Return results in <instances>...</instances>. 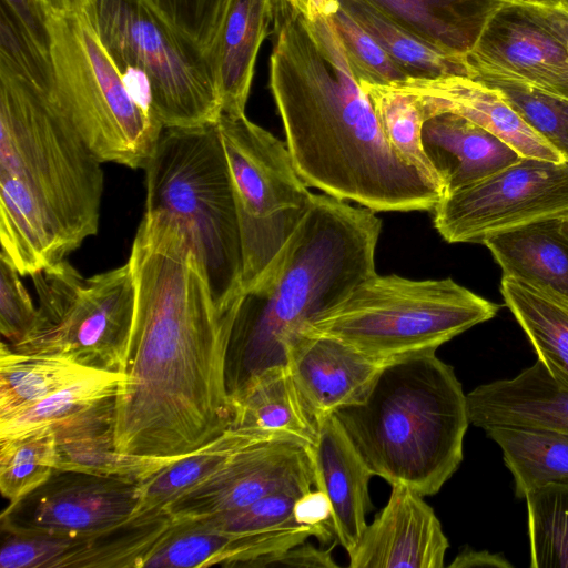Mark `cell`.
I'll list each match as a JSON object with an SVG mask.
<instances>
[{
  "label": "cell",
  "mask_w": 568,
  "mask_h": 568,
  "mask_svg": "<svg viewBox=\"0 0 568 568\" xmlns=\"http://www.w3.org/2000/svg\"><path fill=\"white\" fill-rule=\"evenodd\" d=\"M315 488L329 499L335 537L347 554L357 546L371 506L368 484L373 474L334 414L318 419L311 447Z\"/></svg>",
  "instance_id": "cell-20"
},
{
  "label": "cell",
  "mask_w": 568,
  "mask_h": 568,
  "mask_svg": "<svg viewBox=\"0 0 568 568\" xmlns=\"http://www.w3.org/2000/svg\"><path fill=\"white\" fill-rule=\"evenodd\" d=\"M402 28L453 55L465 57L506 0H363Z\"/></svg>",
  "instance_id": "cell-27"
},
{
  "label": "cell",
  "mask_w": 568,
  "mask_h": 568,
  "mask_svg": "<svg viewBox=\"0 0 568 568\" xmlns=\"http://www.w3.org/2000/svg\"><path fill=\"white\" fill-rule=\"evenodd\" d=\"M257 439L266 438L230 427L210 443L140 481L133 516L164 510L179 495L220 468L234 452Z\"/></svg>",
  "instance_id": "cell-32"
},
{
  "label": "cell",
  "mask_w": 568,
  "mask_h": 568,
  "mask_svg": "<svg viewBox=\"0 0 568 568\" xmlns=\"http://www.w3.org/2000/svg\"><path fill=\"white\" fill-rule=\"evenodd\" d=\"M503 271L568 305V219H552L496 234L484 242Z\"/></svg>",
  "instance_id": "cell-25"
},
{
  "label": "cell",
  "mask_w": 568,
  "mask_h": 568,
  "mask_svg": "<svg viewBox=\"0 0 568 568\" xmlns=\"http://www.w3.org/2000/svg\"><path fill=\"white\" fill-rule=\"evenodd\" d=\"M471 79L497 91L519 116L568 161V98L521 80L470 69Z\"/></svg>",
  "instance_id": "cell-36"
},
{
  "label": "cell",
  "mask_w": 568,
  "mask_h": 568,
  "mask_svg": "<svg viewBox=\"0 0 568 568\" xmlns=\"http://www.w3.org/2000/svg\"><path fill=\"white\" fill-rule=\"evenodd\" d=\"M339 7L338 0H307L305 17L310 21L322 17H332Z\"/></svg>",
  "instance_id": "cell-50"
},
{
  "label": "cell",
  "mask_w": 568,
  "mask_h": 568,
  "mask_svg": "<svg viewBox=\"0 0 568 568\" xmlns=\"http://www.w3.org/2000/svg\"><path fill=\"white\" fill-rule=\"evenodd\" d=\"M51 102L102 162L143 169L163 131L128 89L81 11L49 16Z\"/></svg>",
  "instance_id": "cell-8"
},
{
  "label": "cell",
  "mask_w": 568,
  "mask_h": 568,
  "mask_svg": "<svg viewBox=\"0 0 568 568\" xmlns=\"http://www.w3.org/2000/svg\"><path fill=\"white\" fill-rule=\"evenodd\" d=\"M382 363L333 336L302 332L288 355L297 388L317 420L357 400Z\"/></svg>",
  "instance_id": "cell-18"
},
{
  "label": "cell",
  "mask_w": 568,
  "mask_h": 568,
  "mask_svg": "<svg viewBox=\"0 0 568 568\" xmlns=\"http://www.w3.org/2000/svg\"><path fill=\"white\" fill-rule=\"evenodd\" d=\"M393 84L417 98L426 120L442 112L456 113L498 136L521 156L565 161L497 91L475 79L462 75L408 78Z\"/></svg>",
  "instance_id": "cell-17"
},
{
  "label": "cell",
  "mask_w": 568,
  "mask_h": 568,
  "mask_svg": "<svg viewBox=\"0 0 568 568\" xmlns=\"http://www.w3.org/2000/svg\"><path fill=\"white\" fill-rule=\"evenodd\" d=\"M505 305L526 333L539 359L568 386V305L517 280L503 276Z\"/></svg>",
  "instance_id": "cell-29"
},
{
  "label": "cell",
  "mask_w": 568,
  "mask_h": 568,
  "mask_svg": "<svg viewBox=\"0 0 568 568\" xmlns=\"http://www.w3.org/2000/svg\"><path fill=\"white\" fill-rule=\"evenodd\" d=\"M296 521L314 530L321 544L328 542L334 536L332 506L321 489H311L302 494L293 508Z\"/></svg>",
  "instance_id": "cell-46"
},
{
  "label": "cell",
  "mask_w": 568,
  "mask_h": 568,
  "mask_svg": "<svg viewBox=\"0 0 568 568\" xmlns=\"http://www.w3.org/2000/svg\"><path fill=\"white\" fill-rule=\"evenodd\" d=\"M139 481L55 469L49 479L2 511L1 529L91 537L129 520Z\"/></svg>",
  "instance_id": "cell-13"
},
{
  "label": "cell",
  "mask_w": 568,
  "mask_h": 568,
  "mask_svg": "<svg viewBox=\"0 0 568 568\" xmlns=\"http://www.w3.org/2000/svg\"><path fill=\"white\" fill-rule=\"evenodd\" d=\"M99 371L65 357L16 352L1 342L0 420Z\"/></svg>",
  "instance_id": "cell-28"
},
{
  "label": "cell",
  "mask_w": 568,
  "mask_h": 568,
  "mask_svg": "<svg viewBox=\"0 0 568 568\" xmlns=\"http://www.w3.org/2000/svg\"><path fill=\"white\" fill-rule=\"evenodd\" d=\"M422 142L444 195L473 185L521 158L498 136L452 112L428 118L422 129Z\"/></svg>",
  "instance_id": "cell-22"
},
{
  "label": "cell",
  "mask_w": 568,
  "mask_h": 568,
  "mask_svg": "<svg viewBox=\"0 0 568 568\" xmlns=\"http://www.w3.org/2000/svg\"><path fill=\"white\" fill-rule=\"evenodd\" d=\"M349 69L357 82L388 85L408 74L379 43L342 7L332 16Z\"/></svg>",
  "instance_id": "cell-41"
},
{
  "label": "cell",
  "mask_w": 568,
  "mask_h": 568,
  "mask_svg": "<svg viewBox=\"0 0 568 568\" xmlns=\"http://www.w3.org/2000/svg\"><path fill=\"white\" fill-rule=\"evenodd\" d=\"M31 278L39 298L38 326L20 343H7L10 348L119 372L135 311L130 262L85 277L64 260Z\"/></svg>",
  "instance_id": "cell-10"
},
{
  "label": "cell",
  "mask_w": 568,
  "mask_h": 568,
  "mask_svg": "<svg viewBox=\"0 0 568 568\" xmlns=\"http://www.w3.org/2000/svg\"><path fill=\"white\" fill-rule=\"evenodd\" d=\"M1 568H71L87 537L1 529Z\"/></svg>",
  "instance_id": "cell-42"
},
{
  "label": "cell",
  "mask_w": 568,
  "mask_h": 568,
  "mask_svg": "<svg viewBox=\"0 0 568 568\" xmlns=\"http://www.w3.org/2000/svg\"><path fill=\"white\" fill-rule=\"evenodd\" d=\"M175 28L206 52L229 0H149Z\"/></svg>",
  "instance_id": "cell-45"
},
{
  "label": "cell",
  "mask_w": 568,
  "mask_h": 568,
  "mask_svg": "<svg viewBox=\"0 0 568 568\" xmlns=\"http://www.w3.org/2000/svg\"><path fill=\"white\" fill-rule=\"evenodd\" d=\"M145 171V212L174 220L202 263L219 307L243 293L233 182L216 123L164 128Z\"/></svg>",
  "instance_id": "cell-6"
},
{
  "label": "cell",
  "mask_w": 568,
  "mask_h": 568,
  "mask_svg": "<svg viewBox=\"0 0 568 568\" xmlns=\"http://www.w3.org/2000/svg\"><path fill=\"white\" fill-rule=\"evenodd\" d=\"M359 84L369 97L384 135L394 152L407 165L443 190L440 179L423 146L422 129L426 118L417 98L396 84Z\"/></svg>",
  "instance_id": "cell-33"
},
{
  "label": "cell",
  "mask_w": 568,
  "mask_h": 568,
  "mask_svg": "<svg viewBox=\"0 0 568 568\" xmlns=\"http://www.w3.org/2000/svg\"><path fill=\"white\" fill-rule=\"evenodd\" d=\"M308 490L282 489L243 508L195 520L234 535L220 566L262 567L267 558L315 537L314 530L298 524L293 513L296 499Z\"/></svg>",
  "instance_id": "cell-21"
},
{
  "label": "cell",
  "mask_w": 568,
  "mask_h": 568,
  "mask_svg": "<svg viewBox=\"0 0 568 568\" xmlns=\"http://www.w3.org/2000/svg\"><path fill=\"white\" fill-rule=\"evenodd\" d=\"M381 229L372 210L313 194L274 266L235 304L225 364L231 399L262 373L288 366L308 324L376 274Z\"/></svg>",
  "instance_id": "cell-4"
},
{
  "label": "cell",
  "mask_w": 568,
  "mask_h": 568,
  "mask_svg": "<svg viewBox=\"0 0 568 568\" xmlns=\"http://www.w3.org/2000/svg\"><path fill=\"white\" fill-rule=\"evenodd\" d=\"M338 2L409 78L471 77L467 58L448 54L437 49L393 22L363 0H338Z\"/></svg>",
  "instance_id": "cell-31"
},
{
  "label": "cell",
  "mask_w": 568,
  "mask_h": 568,
  "mask_svg": "<svg viewBox=\"0 0 568 568\" xmlns=\"http://www.w3.org/2000/svg\"><path fill=\"white\" fill-rule=\"evenodd\" d=\"M122 379L120 372L99 371L78 381L26 410L0 420V439L52 429L101 400L116 397Z\"/></svg>",
  "instance_id": "cell-34"
},
{
  "label": "cell",
  "mask_w": 568,
  "mask_h": 568,
  "mask_svg": "<svg viewBox=\"0 0 568 568\" xmlns=\"http://www.w3.org/2000/svg\"><path fill=\"white\" fill-rule=\"evenodd\" d=\"M10 260L0 253V332L8 344L31 335L39 322V311Z\"/></svg>",
  "instance_id": "cell-44"
},
{
  "label": "cell",
  "mask_w": 568,
  "mask_h": 568,
  "mask_svg": "<svg viewBox=\"0 0 568 568\" xmlns=\"http://www.w3.org/2000/svg\"><path fill=\"white\" fill-rule=\"evenodd\" d=\"M50 12L65 13L80 11L83 0H41Z\"/></svg>",
  "instance_id": "cell-51"
},
{
  "label": "cell",
  "mask_w": 568,
  "mask_h": 568,
  "mask_svg": "<svg viewBox=\"0 0 568 568\" xmlns=\"http://www.w3.org/2000/svg\"><path fill=\"white\" fill-rule=\"evenodd\" d=\"M466 400L469 423L481 429L514 426L568 436V386L539 359L513 378L477 386Z\"/></svg>",
  "instance_id": "cell-19"
},
{
  "label": "cell",
  "mask_w": 568,
  "mask_h": 568,
  "mask_svg": "<svg viewBox=\"0 0 568 568\" xmlns=\"http://www.w3.org/2000/svg\"><path fill=\"white\" fill-rule=\"evenodd\" d=\"M217 130L233 182L240 219H265L306 209L313 197L300 176L286 142L245 114L222 113Z\"/></svg>",
  "instance_id": "cell-15"
},
{
  "label": "cell",
  "mask_w": 568,
  "mask_h": 568,
  "mask_svg": "<svg viewBox=\"0 0 568 568\" xmlns=\"http://www.w3.org/2000/svg\"><path fill=\"white\" fill-rule=\"evenodd\" d=\"M80 11L121 74L145 82L163 128L217 122L222 105L205 50L149 0H83Z\"/></svg>",
  "instance_id": "cell-9"
},
{
  "label": "cell",
  "mask_w": 568,
  "mask_h": 568,
  "mask_svg": "<svg viewBox=\"0 0 568 568\" xmlns=\"http://www.w3.org/2000/svg\"><path fill=\"white\" fill-rule=\"evenodd\" d=\"M233 535L212 529L199 520H173L149 551L141 568H207L219 560Z\"/></svg>",
  "instance_id": "cell-39"
},
{
  "label": "cell",
  "mask_w": 568,
  "mask_h": 568,
  "mask_svg": "<svg viewBox=\"0 0 568 568\" xmlns=\"http://www.w3.org/2000/svg\"><path fill=\"white\" fill-rule=\"evenodd\" d=\"M273 0H229L206 50L222 113L245 114L260 48L273 21Z\"/></svg>",
  "instance_id": "cell-23"
},
{
  "label": "cell",
  "mask_w": 568,
  "mask_h": 568,
  "mask_svg": "<svg viewBox=\"0 0 568 568\" xmlns=\"http://www.w3.org/2000/svg\"><path fill=\"white\" fill-rule=\"evenodd\" d=\"M231 400V428L310 447L315 443L318 420L304 402L288 366L262 373Z\"/></svg>",
  "instance_id": "cell-26"
},
{
  "label": "cell",
  "mask_w": 568,
  "mask_h": 568,
  "mask_svg": "<svg viewBox=\"0 0 568 568\" xmlns=\"http://www.w3.org/2000/svg\"><path fill=\"white\" fill-rule=\"evenodd\" d=\"M0 67L20 75L49 97L52 89L51 61L33 44L3 1L0 18Z\"/></svg>",
  "instance_id": "cell-43"
},
{
  "label": "cell",
  "mask_w": 568,
  "mask_h": 568,
  "mask_svg": "<svg viewBox=\"0 0 568 568\" xmlns=\"http://www.w3.org/2000/svg\"><path fill=\"white\" fill-rule=\"evenodd\" d=\"M313 487L310 446L286 439H257L234 452L164 511L173 520L200 519L243 508L282 489Z\"/></svg>",
  "instance_id": "cell-14"
},
{
  "label": "cell",
  "mask_w": 568,
  "mask_h": 568,
  "mask_svg": "<svg viewBox=\"0 0 568 568\" xmlns=\"http://www.w3.org/2000/svg\"><path fill=\"white\" fill-rule=\"evenodd\" d=\"M332 545L327 549H320L312 544L301 542L286 551L267 558L262 567L268 566H288L305 568H336L338 565L332 557Z\"/></svg>",
  "instance_id": "cell-48"
},
{
  "label": "cell",
  "mask_w": 568,
  "mask_h": 568,
  "mask_svg": "<svg viewBox=\"0 0 568 568\" xmlns=\"http://www.w3.org/2000/svg\"><path fill=\"white\" fill-rule=\"evenodd\" d=\"M531 568H568V480L549 481L525 496Z\"/></svg>",
  "instance_id": "cell-37"
},
{
  "label": "cell",
  "mask_w": 568,
  "mask_h": 568,
  "mask_svg": "<svg viewBox=\"0 0 568 568\" xmlns=\"http://www.w3.org/2000/svg\"><path fill=\"white\" fill-rule=\"evenodd\" d=\"M102 162L36 87L0 67V243L22 275L97 234Z\"/></svg>",
  "instance_id": "cell-3"
},
{
  "label": "cell",
  "mask_w": 568,
  "mask_h": 568,
  "mask_svg": "<svg viewBox=\"0 0 568 568\" xmlns=\"http://www.w3.org/2000/svg\"><path fill=\"white\" fill-rule=\"evenodd\" d=\"M57 443L51 429L0 439V491L14 503L43 483L55 470Z\"/></svg>",
  "instance_id": "cell-38"
},
{
  "label": "cell",
  "mask_w": 568,
  "mask_h": 568,
  "mask_svg": "<svg viewBox=\"0 0 568 568\" xmlns=\"http://www.w3.org/2000/svg\"><path fill=\"white\" fill-rule=\"evenodd\" d=\"M484 430L503 452L516 497L525 498L549 481L568 480L567 435L514 426H491Z\"/></svg>",
  "instance_id": "cell-30"
},
{
  "label": "cell",
  "mask_w": 568,
  "mask_h": 568,
  "mask_svg": "<svg viewBox=\"0 0 568 568\" xmlns=\"http://www.w3.org/2000/svg\"><path fill=\"white\" fill-rule=\"evenodd\" d=\"M128 261L136 300L119 368L115 447L183 457L232 425L225 364L236 303L219 307L183 231L163 214L144 213Z\"/></svg>",
  "instance_id": "cell-1"
},
{
  "label": "cell",
  "mask_w": 568,
  "mask_h": 568,
  "mask_svg": "<svg viewBox=\"0 0 568 568\" xmlns=\"http://www.w3.org/2000/svg\"><path fill=\"white\" fill-rule=\"evenodd\" d=\"M335 417L373 474L422 496L437 494L463 462L466 394L435 352L395 358Z\"/></svg>",
  "instance_id": "cell-5"
},
{
  "label": "cell",
  "mask_w": 568,
  "mask_h": 568,
  "mask_svg": "<svg viewBox=\"0 0 568 568\" xmlns=\"http://www.w3.org/2000/svg\"><path fill=\"white\" fill-rule=\"evenodd\" d=\"M273 1L268 83L302 180L375 213L433 211L443 190L388 144L332 17L310 21L286 0Z\"/></svg>",
  "instance_id": "cell-2"
},
{
  "label": "cell",
  "mask_w": 568,
  "mask_h": 568,
  "mask_svg": "<svg viewBox=\"0 0 568 568\" xmlns=\"http://www.w3.org/2000/svg\"><path fill=\"white\" fill-rule=\"evenodd\" d=\"M560 7L568 12V0H559Z\"/></svg>",
  "instance_id": "cell-54"
},
{
  "label": "cell",
  "mask_w": 568,
  "mask_h": 568,
  "mask_svg": "<svg viewBox=\"0 0 568 568\" xmlns=\"http://www.w3.org/2000/svg\"><path fill=\"white\" fill-rule=\"evenodd\" d=\"M499 308L452 278L417 281L376 273L305 331L338 338L384 364L436 352L457 335L495 317Z\"/></svg>",
  "instance_id": "cell-7"
},
{
  "label": "cell",
  "mask_w": 568,
  "mask_h": 568,
  "mask_svg": "<svg viewBox=\"0 0 568 568\" xmlns=\"http://www.w3.org/2000/svg\"><path fill=\"white\" fill-rule=\"evenodd\" d=\"M172 521L164 510L132 516L110 530L88 537L71 568H141Z\"/></svg>",
  "instance_id": "cell-35"
},
{
  "label": "cell",
  "mask_w": 568,
  "mask_h": 568,
  "mask_svg": "<svg viewBox=\"0 0 568 568\" xmlns=\"http://www.w3.org/2000/svg\"><path fill=\"white\" fill-rule=\"evenodd\" d=\"M470 69L525 81L568 98V12L505 1L467 55Z\"/></svg>",
  "instance_id": "cell-12"
},
{
  "label": "cell",
  "mask_w": 568,
  "mask_h": 568,
  "mask_svg": "<svg viewBox=\"0 0 568 568\" xmlns=\"http://www.w3.org/2000/svg\"><path fill=\"white\" fill-rule=\"evenodd\" d=\"M449 547L433 508L412 488L395 484L385 507L348 554L351 568H443Z\"/></svg>",
  "instance_id": "cell-16"
},
{
  "label": "cell",
  "mask_w": 568,
  "mask_h": 568,
  "mask_svg": "<svg viewBox=\"0 0 568 568\" xmlns=\"http://www.w3.org/2000/svg\"><path fill=\"white\" fill-rule=\"evenodd\" d=\"M513 2H525V3H534L547 7H560L559 0H506Z\"/></svg>",
  "instance_id": "cell-52"
},
{
  "label": "cell",
  "mask_w": 568,
  "mask_h": 568,
  "mask_svg": "<svg viewBox=\"0 0 568 568\" xmlns=\"http://www.w3.org/2000/svg\"><path fill=\"white\" fill-rule=\"evenodd\" d=\"M40 52L50 59V10L41 0H1Z\"/></svg>",
  "instance_id": "cell-47"
},
{
  "label": "cell",
  "mask_w": 568,
  "mask_h": 568,
  "mask_svg": "<svg viewBox=\"0 0 568 568\" xmlns=\"http://www.w3.org/2000/svg\"><path fill=\"white\" fill-rule=\"evenodd\" d=\"M449 568H475V567H494V568H511L513 565L500 554H493L488 550H475L465 548L459 551Z\"/></svg>",
  "instance_id": "cell-49"
},
{
  "label": "cell",
  "mask_w": 568,
  "mask_h": 568,
  "mask_svg": "<svg viewBox=\"0 0 568 568\" xmlns=\"http://www.w3.org/2000/svg\"><path fill=\"white\" fill-rule=\"evenodd\" d=\"M448 243H479L536 222L568 219V161L521 156L493 175L443 195L433 209Z\"/></svg>",
  "instance_id": "cell-11"
},
{
  "label": "cell",
  "mask_w": 568,
  "mask_h": 568,
  "mask_svg": "<svg viewBox=\"0 0 568 568\" xmlns=\"http://www.w3.org/2000/svg\"><path fill=\"white\" fill-rule=\"evenodd\" d=\"M286 1L290 2L294 8H296L301 12H303L304 14L306 13L307 0H286Z\"/></svg>",
  "instance_id": "cell-53"
},
{
  "label": "cell",
  "mask_w": 568,
  "mask_h": 568,
  "mask_svg": "<svg viewBox=\"0 0 568 568\" xmlns=\"http://www.w3.org/2000/svg\"><path fill=\"white\" fill-rule=\"evenodd\" d=\"M114 400L106 398L57 425L55 469L142 481L181 457L120 453L114 443Z\"/></svg>",
  "instance_id": "cell-24"
},
{
  "label": "cell",
  "mask_w": 568,
  "mask_h": 568,
  "mask_svg": "<svg viewBox=\"0 0 568 568\" xmlns=\"http://www.w3.org/2000/svg\"><path fill=\"white\" fill-rule=\"evenodd\" d=\"M306 209L286 210L265 219L239 220L243 252V292L257 284L274 266Z\"/></svg>",
  "instance_id": "cell-40"
}]
</instances>
